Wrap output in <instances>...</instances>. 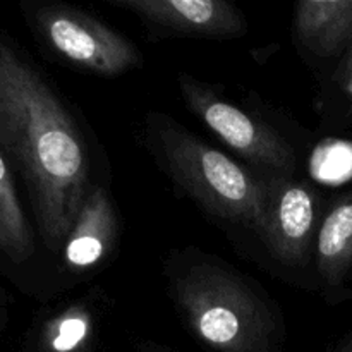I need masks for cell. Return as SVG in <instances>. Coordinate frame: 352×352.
<instances>
[{
  "mask_svg": "<svg viewBox=\"0 0 352 352\" xmlns=\"http://www.w3.org/2000/svg\"><path fill=\"white\" fill-rule=\"evenodd\" d=\"M28 19L45 47L78 71L113 78L143 62L133 41L76 7L36 6L28 12Z\"/></svg>",
  "mask_w": 352,
  "mask_h": 352,
  "instance_id": "cell-4",
  "label": "cell"
},
{
  "mask_svg": "<svg viewBox=\"0 0 352 352\" xmlns=\"http://www.w3.org/2000/svg\"><path fill=\"white\" fill-rule=\"evenodd\" d=\"M179 88L188 109L230 150L263 168L267 177H294V148L274 127L226 102L186 72L179 76Z\"/></svg>",
  "mask_w": 352,
  "mask_h": 352,
  "instance_id": "cell-5",
  "label": "cell"
},
{
  "mask_svg": "<svg viewBox=\"0 0 352 352\" xmlns=\"http://www.w3.org/2000/svg\"><path fill=\"white\" fill-rule=\"evenodd\" d=\"M260 289L223 260L195 250L168 263L175 308L213 352H285L284 323Z\"/></svg>",
  "mask_w": 352,
  "mask_h": 352,
  "instance_id": "cell-2",
  "label": "cell"
},
{
  "mask_svg": "<svg viewBox=\"0 0 352 352\" xmlns=\"http://www.w3.org/2000/svg\"><path fill=\"white\" fill-rule=\"evenodd\" d=\"M0 150L26 186L41 241L58 253L93 188L88 146L64 100L3 31Z\"/></svg>",
  "mask_w": 352,
  "mask_h": 352,
  "instance_id": "cell-1",
  "label": "cell"
},
{
  "mask_svg": "<svg viewBox=\"0 0 352 352\" xmlns=\"http://www.w3.org/2000/svg\"><path fill=\"white\" fill-rule=\"evenodd\" d=\"M144 134L155 160L181 191L213 217L261 234L267 177L254 175L165 113L151 112Z\"/></svg>",
  "mask_w": 352,
  "mask_h": 352,
  "instance_id": "cell-3",
  "label": "cell"
},
{
  "mask_svg": "<svg viewBox=\"0 0 352 352\" xmlns=\"http://www.w3.org/2000/svg\"><path fill=\"white\" fill-rule=\"evenodd\" d=\"M138 352H175L172 349H168V347H162V346H157V344H144V346L140 347V351Z\"/></svg>",
  "mask_w": 352,
  "mask_h": 352,
  "instance_id": "cell-14",
  "label": "cell"
},
{
  "mask_svg": "<svg viewBox=\"0 0 352 352\" xmlns=\"http://www.w3.org/2000/svg\"><path fill=\"white\" fill-rule=\"evenodd\" d=\"M129 10L146 26L179 36H243L248 24L241 10L226 0H107Z\"/></svg>",
  "mask_w": 352,
  "mask_h": 352,
  "instance_id": "cell-7",
  "label": "cell"
},
{
  "mask_svg": "<svg viewBox=\"0 0 352 352\" xmlns=\"http://www.w3.org/2000/svg\"><path fill=\"white\" fill-rule=\"evenodd\" d=\"M119 237V219L112 198L102 186H93L76 217L62 254L71 274H85L110 254Z\"/></svg>",
  "mask_w": 352,
  "mask_h": 352,
  "instance_id": "cell-8",
  "label": "cell"
},
{
  "mask_svg": "<svg viewBox=\"0 0 352 352\" xmlns=\"http://www.w3.org/2000/svg\"><path fill=\"white\" fill-rule=\"evenodd\" d=\"M0 251L14 263L34 253V232L17 196L12 167L0 150Z\"/></svg>",
  "mask_w": 352,
  "mask_h": 352,
  "instance_id": "cell-10",
  "label": "cell"
},
{
  "mask_svg": "<svg viewBox=\"0 0 352 352\" xmlns=\"http://www.w3.org/2000/svg\"><path fill=\"white\" fill-rule=\"evenodd\" d=\"M268 196L260 237L270 253L287 267L308 260L316 227V199L306 182L294 177H267Z\"/></svg>",
  "mask_w": 352,
  "mask_h": 352,
  "instance_id": "cell-6",
  "label": "cell"
},
{
  "mask_svg": "<svg viewBox=\"0 0 352 352\" xmlns=\"http://www.w3.org/2000/svg\"><path fill=\"white\" fill-rule=\"evenodd\" d=\"M352 251V201H344L325 217L316 237L318 270L329 282L336 280Z\"/></svg>",
  "mask_w": 352,
  "mask_h": 352,
  "instance_id": "cell-12",
  "label": "cell"
},
{
  "mask_svg": "<svg viewBox=\"0 0 352 352\" xmlns=\"http://www.w3.org/2000/svg\"><path fill=\"white\" fill-rule=\"evenodd\" d=\"M313 172L322 181L342 182L352 177V144L344 141L327 143L320 148L316 160L313 162Z\"/></svg>",
  "mask_w": 352,
  "mask_h": 352,
  "instance_id": "cell-13",
  "label": "cell"
},
{
  "mask_svg": "<svg viewBox=\"0 0 352 352\" xmlns=\"http://www.w3.org/2000/svg\"><path fill=\"white\" fill-rule=\"evenodd\" d=\"M95 336V316L82 302L67 306L43 323L38 336L40 352H82Z\"/></svg>",
  "mask_w": 352,
  "mask_h": 352,
  "instance_id": "cell-11",
  "label": "cell"
},
{
  "mask_svg": "<svg viewBox=\"0 0 352 352\" xmlns=\"http://www.w3.org/2000/svg\"><path fill=\"white\" fill-rule=\"evenodd\" d=\"M352 21V2L301 0L296 3L294 33L306 50L329 54L342 40Z\"/></svg>",
  "mask_w": 352,
  "mask_h": 352,
  "instance_id": "cell-9",
  "label": "cell"
}]
</instances>
